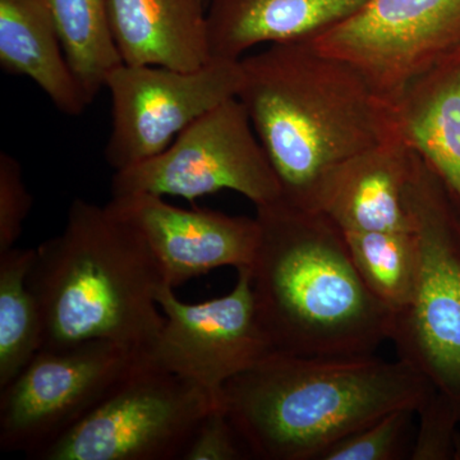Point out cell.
<instances>
[{"label":"cell","instance_id":"cb8c5ba5","mask_svg":"<svg viewBox=\"0 0 460 460\" xmlns=\"http://www.w3.org/2000/svg\"><path fill=\"white\" fill-rule=\"evenodd\" d=\"M252 459L223 407L214 408L201 420L181 460Z\"/></svg>","mask_w":460,"mask_h":460},{"label":"cell","instance_id":"6da1fadb","mask_svg":"<svg viewBox=\"0 0 460 460\" xmlns=\"http://www.w3.org/2000/svg\"><path fill=\"white\" fill-rule=\"evenodd\" d=\"M237 98L287 204L314 210L323 181L345 160L402 137L395 108L354 66L313 40L268 45L242 58Z\"/></svg>","mask_w":460,"mask_h":460},{"label":"cell","instance_id":"ffe728a7","mask_svg":"<svg viewBox=\"0 0 460 460\" xmlns=\"http://www.w3.org/2000/svg\"><path fill=\"white\" fill-rule=\"evenodd\" d=\"M350 259L370 289L393 314L410 302L417 271L414 232H343Z\"/></svg>","mask_w":460,"mask_h":460},{"label":"cell","instance_id":"277c9868","mask_svg":"<svg viewBox=\"0 0 460 460\" xmlns=\"http://www.w3.org/2000/svg\"><path fill=\"white\" fill-rule=\"evenodd\" d=\"M27 283L40 307L41 349L100 339L147 356L164 326L162 265L107 205L75 199L63 232L35 248Z\"/></svg>","mask_w":460,"mask_h":460},{"label":"cell","instance_id":"9c48e42d","mask_svg":"<svg viewBox=\"0 0 460 460\" xmlns=\"http://www.w3.org/2000/svg\"><path fill=\"white\" fill-rule=\"evenodd\" d=\"M313 42L395 107L420 75L460 54V0H368Z\"/></svg>","mask_w":460,"mask_h":460},{"label":"cell","instance_id":"603a6c76","mask_svg":"<svg viewBox=\"0 0 460 460\" xmlns=\"http://www.w3.org/2000/svg\"><path fill=\"white\" fill-rule=\"evenodd\" d=\"M32 202L20 163L3 151L0 154V253L16 247Z\"/></svg>","mask_w":460,"mask_h":460},{"label":"cell","instance_id":"ac0fdd59","mask_svg":"<svg viewBox=\"0 0 460 460\" xmlns=\"http://www.w3.org/2000/svg\"><path fill=\"white\" fill-rule=\"evenodd\" d=\"M56 26L66 60L91 102L109 75L123 65L109 18V0H41Z\"/></svg>","mask_w":460,"mask_h":460},{"label":"cell","instance_id":"2e32d148","mask_svg":"<svg viewBox=\"0 0 460 460\" xmlns=\"http://www.w3.org/2000/svg\"><path fill=\"white\" fill-rule=\"evenodd\" d=\"M394 108L402 141L460 208V54L420 75Z\"/></svg>","mask_w":460,"mask_h":460},{"label":"cell","instance_id":"d6986e66","mask_svg":"<svg viewBox=\"0 0 460 460\" xmlns=\"http://www.w3.org/2000/svg\"><path fill=\"white\" fill-rule=\"evenodd\" d=\"M35 248L0 253V390L7 387L41 350L40 307L27 283Z\"/></svg>","mask_w":460,"mask_h":460},{"label":"cell","instance_id":"ba28073f","mask_svg":"<svg viewBox=\"0 0 460 460\" xmlns=\"http://www.w3.org/2000/svg\"><path fill=\"white\" fill-rule=\"evenodd\" d=\"M141 357L100 339L41 349L0 390V449L33 459L89 414Z\"/></svg>","mask_w":460,"mask_h":460},{"label":"cell","instance_id":"7a4b0ae2","mask_svg":"<svg viewBox=\"0 0 460 460\" xmlns=\"http://www.w3.org/2000/svg\"><path fill=\"white\" fill-rule=\"evenodd\" d=\"M256 219L251 286L272 349L365 356L389 341L394 314L363 283L343 232L328 217L280 199L256 208Z\"/></svg>","mask_w":460,"mask_h":460},{"label":"cell","instance_id":"8fae6325","mask_svg":"<svg viewBox=\"0 0 460 460\" xmlns=\"http://www.w3.org/2000/svg\"><path fill=\"white\" fill-rule=\"evenodd\" d=\"M237 271L232 292L198 305L180 301L174 288L164 284L156 301L165 323L147 354L219 405L226 384L274 350L257 317L250 268Z\"/></svg>","mask_w":460,"mask_h":460},{"label":"cell","instance_id":"5b68a950","mask_svg":"<svg viewBox=\"0 0 460 460\" xmlns=\"http://www.w3.org/2000/svg\"><path fill=\"white\" fill-rule=\"evenodd\" d=\"M405 204L416 235V279L389 341L399 359L460 411V208L414 153Z\"/></svg>","mask_w":460,"mask_h":460},{"label":"cell","instance_id":"e0dca14e","mask_svg":"<svg viewBox=\"0 0 460 460\" xmlns=\"http://www.w3.org/2000/svg\"><path fill=\"white\" fill-rule=\"evenodd\" d=\"M0 66L9 75L30 78L66 115L77 117L93 102L72 72L41 0H0Z\"/></svg>","mask_w":460,"mask_h":460},{"label":"cell","instance_id":"52a82bcc","mask_svg":"<svg viewBox=\"0 0 460 460\" xmlns=\"http://www.w3.org/2000/svg\"><path fill=\"white\" fill-rule=\"evenodd\" d=\"M224 190L256 208L281 199L279 181L238 98L211 109L159 155L115 172L111 180L113 198L150 193L193 201Z\"/></svg>","mask_w":460,"mask_h":460},{"label":"cell","instance_id":"9a60e30c","mask_svg":"<svg viewBox=\"0 0 460 460\" xmlns=\"http://www.w3.org/2000/svg\"><path fill=\"white\" fill-rule=\"evenodd\" d=\"M124 65L193 71L210 62L208 0H109Z\"/></svg>","mask_w":460,"mask_h":460},{"label":"cell","instance_id":"4fadbf2b","mask_svg":"<svg viewBox=\"0 0 460 460\" xmlns=\"http://www.w3.org/2000/svg\"><path fill=\"white\" fill-rule=\"evenodd\" d=\"M411 157L396 137L345 160L321 186L314 211L341 232H413L405 204Z\"/></svg>","mask_w":460,"mask_h":460},{"label":"cell","instance_id":"30bf717a","mask_svg":"<svg viewBox=\"0 0 460 460\" xmlns=\"http://www.w3.org/2000/svg\"><path fill=\"white\" fill-rule=\"evenodd\" d=\"M241 60L211 59L193 71L123 65L109 75L111 131L105 160L115 172L159 155L208 111L237 98Z\"/></svg>","mask_w":460,"mask_h":460},{"label":"cell","instance_id":"8992f818","mask_svg":"<svg viewBox=\"0 0 460 460\" xmlns=\"http://www.w3.org/2000/svg\"><path fill=\"white\" fill-rule=\"evenodd\" d=\"M217 404L147 356L74 428L33 460H181Z\"/></svg>","mask_w":460,"mask_h":460},{"label":"cell","instance_id":"44dd1931","mask_svg":"<svg viewBox=\"0 0 460 460\" xmlns=\"http://www.w3.org/2000/svg\"><path fill=\"white\" fill-rule=\"evenodd\" d=\"M414 408H399L332 445L319 460L411 459Z\"/></svg>","mask_w":460,"mask_h":460},{"label":"cell","instance_id":"5bb4252c","mask_svg":"<svg viewBox=\"0 0 460 460\" xmlns=\"http://www.w3.org/2000/svg\"><path fill=\"white\" fill-rule=\"evenodd\" d=\"M368 0H208L211 59L241 60L257 45L314 40Z\"/></svg>","mask_w":460,"mask_h":460},{"label":"cell","instance_id":"3957f363","mask_svg":"<svg viewBox=\"0 0 460 460\" xmlns=\"http://www.w3.org/2000/svg\"><path fill=\"white\" fill-rule=\"evenodd\" d=\"M432 386L402 359L272 350L226 384L222 404L251 458L319 460L332 445Z\"/></svg>","mask_w":460,"mask_h":460},{"label":"cell","instance_id":"7402d4cb","mask_svg":"<svg viewBox=\"0 0 460 460\" xmlns=\"http://www.w3.org/2000/svg\"><path fill=\"white\" fill-rule=\"evenodd\" d=\"M411 460L460 459V411L456 402L432 387L416 411Z\"/></svg>","mask_w":460,"mask_h":460},{"label":"cell","instance_id":"7c38bea8","mask_svg":"<svg viewBox=\"0 0 460 460\" xmlns=\"http://www.w3.org/2000/svg\"><path fill=\"white\" fill-rule=\"evenodd\" d=\"M107 206L144 235L172 288L224 266L251 268L255 260L256 217L186 210L150 193L115 196Z\"/></svg>","mask_w":460,"mask_h":460}]
</instances>
